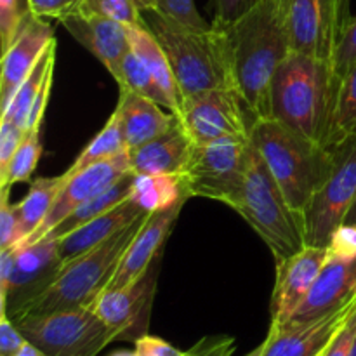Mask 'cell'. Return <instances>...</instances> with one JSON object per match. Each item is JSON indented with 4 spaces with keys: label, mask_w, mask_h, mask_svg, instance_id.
<instances>
[{
    "label": "cell",
    "mask_w": 356,
    "mask_h": 356,
    "mask_svg": "<svg viewBox=\"0 0 356 356\" xmlns=\"http://www.w3.org/2000/svg\"><path fill=\"white\" fill-rule=\"evenodd\" d=\"M233 79L254 118L271 117V83L292 52L287 0H256L235 23L226 24Z\"/></svg>",
    "instance_id": "obj_1"
},
{
    "label": "cell",
    "mask_w": 356,
    "mask_h": 356,
    "mask_svg": "<svg viewBox=\"0 0 356 356\" xmlns=\"http://www.w3.org/2000/svg\"><path fill=\"white\" fill-rule=\"evenodd\" d=\"M339 86L332 61L292 51L271 83V118L327 148Z\"/></svg>",
    "instance_id": "obj_2"
},
{
    "label": "cell",
    "mask_w": 356,
    "mask_h": 356,
    "mask_svg": "<svg viewBox=\"0 0 356 356\" xmlns=\"http://www.w3.org/2000/svg\"><path fill=\"white\" fill-rule=\"evenodd\" d=\"M141 14L169 58L183 99L222 87L236 89L226 24L212 21L207 30H197L153 9Z\"/></svg>",
    "instance_id": "obj_3"
},
{
    "label": "cell",
    "mask_w": 356,
    "mask_h": 356,
    "mask_svg": "<svg viewBox=\"0 0 356 356\" xmlns=\"http://www.w3.org/2000/svg\"><path fill=\"white\" fill-rule=\"evenodd\" d=\"M250 143L266 162L291 207L305 219L313 197L330 176L332 152L271 117L254 122Z\"/></svg>",
    "instance_id": "obj_4"
},
{
    "label": "cell",
    "mask_w": 356,
    "mask_h": 356,
    "mask_svg": "<svg viewBox=\"0 0 356 356\" xmlns=\"http://www.w3.org/2000/svg\"><path fill=\"white\" fill-rule=\"evenodd\" d=\"M232 209L261 236L277 263L306 247L305 219L291 207L254 145L242 193Z\"/></svg>",
    "instance_id": "obj_5"
},
{
    "label": "cell",
    "mask_w": 356,
    "mask_h": 356,
    "mask_svg": "<svg viewBox=\"0 0 356 356\" xmlns=\"http://www.w3.org/2000/svg\"><path fill=\"white\" fill-rule=\"evenodd\" d=\"M146 218L138 219L106 242L63 264L54 282L28 306L21 318L63 309L90 308L97 296L106 289L129 243L132 242Z\"/></svg>",
    "instance_id": "obj_6"
},
{
    "label": "cell",
    "mask_w": 356,
    "mask_h": 356,
    "mask_svg": "<svg viewBox=\"0 0 356 356\" xmlns=\"http://www.w3.org/2000/svg\"><path fill=\"white\" fill-rule=\"evenodd\" d=\"M250 152V138L193 145L190 160L179 174L188 197L211 198L232 207L242 193Z\"/></svg>",
    "instance_id": "obj_7"
},
{
    "label": "cell",
    "mask_w": 356,
    "mask_h": 356,
    "mask_svg": "<svg viewBox=\"0 0 356 356\" xmlns=\"http://www.w3.org/2000/svg\"><path fill=\"white\" fill-rule=\"evenodd\" d=\"M14 323L24 339L47 356H97L117 341L113 330L92 308L28 315Z\"/></svg>",
    "instance_id": "obj_8"
},
{
    "label": "cell",
    "mask_w": 356,
    "mask_h": 356,
    "mask_svg": "<svg viewBox=\"0 0 356 356\" xmlns=\"http://www.w3.org/2000/svg\"><path fill=\"white\" fill-rule=\"evenodd\" d=\"M330 176L313 197L305 214L306 245L327 247L356 200V136L330 149Z\"/></svg>",
    "instance_id": "obj_9"
},
{
    "label": "cell",
    "mask_w": 356,
    "mask_h": 356,
    "mask_svg": "<svg viewBox=\"0 0 356 356\" xmlns=\"http://www.w3.org/2000/svg\"><path fill=\"white\" fill-rule=\"evenodd\" d=\"M177 117L193 145H209L225 138H250L256 122L235 87L184 97Z\"/></svg>",
    "instance_id": "obj_10"
},
{
    "label": "cell",
    "mask_w": 356,
    "mask_h": 356,
    "mask_svg": "<svg viewBox=\"0 0 356 356\" xmlns=\"http://www.w3.org/2000/svg\"><path fill=\"white\" fill-rule=\"evenodd\" d=\"M63 266L59 238L44 236L14 249V266L7 289L6 309L13 322L21 318L28 306L54 282Z\"/></svg>",
    "instance_id": "obj_11"
},
{
    "label": "cell",
    "mask_w": 356,
    "mask_h": 356,
    "mask_svg": "<svg viewBox=\"0 0 356 356\" xmlns=\"http://www.w3.org/2000/svg\"><path fill=\"white\" fill-rule=\"evenodd\" d=\"M160 261L146 275L124 289H104L90 308L117 336V341H138L148 334Z\"/></svg>",
    "instance_id": "obj_12"
},
{
    "label": "cell",
    "mask_w": 356,
    "mask_h": 356,
    "mask_svg": "<svg viewBox=\"0 0 356 356\" xmlns=\"http://www.w3.org/2000/svg\"><path fill=\"white\" fill-rule=\"evenodd\" d=\"M287 31L294 52L332 61L341 33L337 0H287Z\"/></svg>",
    "instance_id": "obj_13"
},
{
    "label": "cell",
    "mask_w": 356,
    "mask_h": 356,
    "mask_svg": "<svg viewBox=\"0 0 356 356\" xmlns=\"http://www.w3.org/2000/svg\"><path fill=\"white\" fill-rule=\"evenodd\" d=\"M356 308V294L332 312L305 322L271 325L261 356H322Z\"/></svg>",
    "instance_id": "obj_14"
},
{
    "label": "cell",
    "mask_w": 356,
    "mask_h": 356,
    "mask_svg": "<svg viewBox=\"0 0 356 356\" xmlns=\"http://www.w3.org/2000/svg\"><path fill=\"white\" fill-rule=\"evenodd\" d=\"M327 261V247L306 245L294 256L277 263V278L271 296V325H285L291 322Z\"/></svg>",
    "instance_id": "obj_15"
},
{
    "label": "cell",
    "mask_w": 356,
    "mask_h": 356,
    "mask_svg": "<svg viewBox=\"0 0 356 356\" xmlns=\"http://www.w3.org/2000/svg\"><path fill=\"white\" fill-rule=\"evenodd\" d=\"M129 172H132L131 156H129V152H125L122 155L113 156V159L94 163V165L87 167V169L80 170V172L73 174V176H68V181H66L61 193L56 198L54 205H52L51 212L45 218V221L42 222L40 228L23 245H28V243H33L37 240L44 238L56 225H59L76 207L89 202L90 198H94L101 191L110 188L115 181H118L122 176H125Z\"/></svg>",
    "instance_id": "obj_16"
},
{
    "label": "cell",
    "mask_w": 356,
    "mask_h": 356,
    "mask_svg": "<svg viewBox=\"0 0 356 356\" xmlns=\"http://www.w3.org/2000/svg\"><path fill=\"white\" fill-rule=\"evenodd\" d=\"M52 26L44 17L35 16L30 9L24 14L21 26L13 44L2 52V72H0V110H7L14 94L23 80L44 56L49 45L54 42Z\"/></svg>",
    "instance_id": "obj_17"
},
{
    "label": "cell",
    "mask_w": 356,
    "mask_h": 356,
    "mask_svg": "<svg viewBox=\"0 0 356 356\" xmlns=\"http://www.w3.org/2000/svg\"><path fill=\"white\" fill-rule=\"evenodd\" d=\"M186 200L179 202L174 207L165 211L152 212L141 228L138 229L132 242L129 243L127 250L122 256L120 264L115 270L113 277L108 282L106 289H124L131 284L138 282L146 275V271L152 268L156 259H160V254L163 250V243L169 238L177 218H179L183 205Z\"/></svg>",
    "instance_id": "obj_18"
},
{
    "label": "cell",
    "mask_w": 356,
    "mask_h": 356,
    "mask_svg": "<svg viewBox=\"0 0 356 356\" xmlns=\"http://www.w3.org/2000/svg\"><path fill=\"white\" fill-rule=\"evenodd\" d=\"M61 24L108 70L111 76L125 54L131 51L129 26L120 21L96 14L76 13L61 19Z\"/></svg>",
    "instance_id": "obj_19"
},
{
    "label": "cell",
    "mask_w": 356,
    "mask_h": 356,
    "mask_svg": "<svg viewBox=\"0 0 356 356\" xmlns=\"http://www.w3.org/2000/svg\"><path fill=\"white\" fill-rule=\"evenodd\" d=\"M115 111L120 120L129 152L162 136L177 120L174 111H165L156 101L139 96L127 89H120V97Z\"/></svg>",
    "instance_id": "obj_20"
},
{
    "label": "cell",
    "mask_w": 356,
    "mask_h": 356,
    "mask_svg": "<svg viewBox=\"0 0 356 356\" xmlns=\"http://www.w3.org/2000/svg\"><path fill=\"white\" fill-rule=\"evenodd\" d=\"M356 294V259H329L291 322H305L332 312Z\"/></svg>",
    "instance_id": "obj_21"
},
{
    "label": "cell",
    "mask_w": 356,
    "mask_h": 356,
    "mask_svg": "<svg viewBox=\"0 0 356 356\" xmlns=\"http://www.w3.org/2000/svg\"><path fill=\"white\" fill-rule=\"evenodd\" d=\"M149 212L139 207L131 197L113 207L111 211L104 212V214L97 216L92 221L86 222V225L79 226L76 229L70 232L68 235L59 238V256H61L63 264L72 261L73 257L80 256V254L87 252V250L94 249L99 243L106 242L118 232L131 226L138 219L146 218Z\"/></svg>",
    "instance_id": "obj_22"
},
{
    "label": "cell",
    "mask_w": 356,
    "mask_h": 356,
    "mask_svg": "<svg viewBox=\"0 0 356 356\" xmlns=\"http://www.w3.org/2000/svg\"><path fill=\"white\" fill-rule=\"evenodd\" d=\"M193 141L184 131L179 117L169 131L153 141L129 152L134 174H181L190 160Z\"/></svg>",
    "instance_id": "obj_23"
},
{
    "label": "cell",
    "mask_w": 356,
    "mask_h": 356,
    "mask_svg": "<svg viewBox=\"0 0 356 356\" xmlns=\"http://www.w3.org/2000/svg\"><path fill=\"white\" fill-rule=\"evenodd\" d=\"M129 37H131V49L145 63V66L152 73L153 79L156 80L160 89L169 97L172 111L177 115L181 111L183 94H181L176 75H174V70L163 47L145 24L143 26H129Z\"/></svg>",
    "instance_id": "obj_24"
},
{
    "label": "cell",
    "mask_w": 356,
    "mask_h": 356,
    "mask_svg": "<svg viewBox=\"0 0 356 356\" xmlns=\"http://www.w3.org/2000/svg\"><path fill=\"white\" fill-rule=\"evenodd\" d=\"M131 198L146 212H159L188 200L179 174H134Z\"/></svg>",
    "instance_id": "obj_25"
},
{
    "label": "cell",
    "mask_w": 356,
    "mask_h": 356,
    "mask_svg": "<svg viewBox=\"0 0 356 356\" xmlns=\"http://www.w3.org/2000/svg\"><path fill=\"white\" fill-rule=\"evenodd\" d=\"M132 184H134V172L125 174V176H122L120 179L115 181L110 188L101 191L99 195L90 198L89 202L82 204L80 207H76L72 214L66 216V218L63 219L59 225H56L45 236L61 238V236L68 235L70 232L76 229L79 226L92 221L94 218L104 214V212L111 211V209L117 207L118 204H122V202L127 200V198L131 197Z\"/></svg>",
    "instance_id": "obj_26"
},
{
    "label": "cell",
    "mask_w": 356,
    "mask_h": 356,
    "mask_svg": "<svg viewBox=\"0 0 356 356\" xmlns=\"http://www.w3.org/2000/svg\"><path fill=\"white\" fill-rule=\"evenodd\" d=\"M68 181L66 174L56 177H38V179L31 181L30 190H28L26 197L16 204L17 212H19L21 222H23L24 229V242L40 228L42 222L45 221V218L51 212L52 205H54L56 198L61 193L63 186ZM23 242V243H24ZM21 243V245H23Z\"/></svg>",
    "instance_id": "obj_27"
},
{
    "label": "cell",
    "mask_w": 356,
    "mask_h": 356,
    "mask_svg": "<svg viewBox=\"0 0 356 356\" xmlns=\"http://www.w3.org/2000/svg\"><path fill=\"white\" fill-rule=\"evenodd\" d=\"M56 63V40L49 45L47 51L44 52L38 63L35 65V68L31 70L30 75L23 80V83L19 86V89L14 94L13 101L7 106V110L2 113V118H7L13 124H16L17 127L28 129V117H30L31 106H33L35 99H37V94L40 90L42 83L47 79L49 72L54 70Z\"/></svg>",
    "instance_id": "obj_28"
},
{
    "label": "cell",
    "mask_w": 356,
    "mask_h": 356,
    "mask_svg": "<svg viewBox=\"0 0 356 356\" xmlns=\"http://www.w3.org/2000/svg\"><path fill=\"white\" fill-rule=\"evenodd\" d=\"M125 152H129L127 141H125L117 111H113L106 124H104V127L94 136L92 141L82 149V153L76 156L75 162L68 167L65 174L66 176H73V174L80 172V170L87 169L94 163L113 159V156L122 155Z\"/></svg>",
    "instance_id": "obj_29"
},
{
    "label": "cell",
    "mask_w": 356,
    "mask_h": 356,
    "mask_svg": "<svg viewBox=\"0 0 356 356\" xmlns=\"http://www.w3.org/2000/svg\"><path fill=\"white\" fill-rule=\"evenodd\" d=\"M113 79L117 80L120 89L132 90V92L139 94V96H145L148 97V99L156 101V103L162 104L163 108L172 111V104H170L169 97H167L165 92L160 89V86L156 83V80L153 79L152 73L148 72L145 63L134 54L132 49L120 61L117 72L113 73Z\"/></svg>",
    "instance_id": "obj_30"
},
{
    "label": "cell",
    "mask_w": 356,
    "mask_h": 356,
    "mask_svg": "<svg viewBox=\"0 0 356 356\" xmlns=\"http://www.w3.org/2000/svg\"><path fill=\"white\" fill-rule=\"evenodd\" d=\"M356 136V65L341 79L336 115L327 149H334Z\"/></svg>",
    "instance_id": "obj_31"
},
{
    "label": "cell",
    "mask_w": 356,
    "mask_h": 356,
    "mask_svg": "<svg viewBox=\"0 0 356 356\" xmlns=\"http://www.w3.org/2000/svg\"><path fill=\"white\" fill-rule=\"evenodd\" d=\"M42 155V143H40V129H30L24 134L23 141H21L19 148L14 153L13 160L7 169L6 179L0 183V190L2 188H9L16 183H24L30 181L31 174L35 172L38 165V160Z\"/></svg>",
    "instance_id": "obj_32"
},
{
    "label": "cell",
    "mask_w": 356,
    "mask_h": 356,
    "mask_svg": "<svg viewBox=\"0 0 356 356\" xmlns=\"http://www.w3.org/2000/svg\"><path fill=\"white\" fill-rule=\"evenodd\" d=\"M79 13L110 17V19L127 24V26L145 24L141 10L136 6L134 0H83Z\"/></svg>",
    "instance_id": "obj_33"
},
{
    "label": "cell",
    "mask_w": 356,
    "mask_h": 356,
    "mask_svg": "<svg viewBox=\"0 0 356 356\" xmlns=\"http://www.w3.org/2000/svg\"><path fill=\"white\" fill-rule=\"evenodd\" d=\"M2 198H0V249H16L24 242L23 222H21L19 212L16 204H10L9 195L10 186L2 188Z\"/></svg>",
    "instance_id": "obj_34"
},
{
    "label": "cell",
    "mask_w": 356,
    "mask_h": 356,
    "mask_svg": "<svg viewBox=\"0 0 356 356\" xmlns=\"http://www.w3.org/2000/svg\"><path fill=\"white\" fill-rule=\"evenodd\" d=\"M149 9L170 17L186 26L197 28V30H207L211 24L198 13L195 0H149ZM148 10V9H146Z\"/></svg>",
    "instance_id": "obj_35"
},
{
    "label": "cell",
    "mask_w": 356,
    "mask_h": 356,
    "mask_svg": "<svg viewBox=\"0 0 356 356\" xmlns=\"http://www.w3.org/2000/svg\"><path fill=\"white\" fill-rule=\"evenodd\" d=\"M332 65L339 79H343L356 65V16H351L341 31L339 40L334 49Z\"/></svg>",
    "instance_id": "obj_36"
},
{
    "label": "cell",
    "mask_w": 356,
    "mask_h": 356,
    "mask_svg": "<svg viewBox=\"0 0 356 356\" xmlns=\"http://www.w3.org/2000/svg\"><path fill=\"white\" fill-rule=\"evenodd\" d=\"M28 6L21 3V0H0V42H2V52L7 51L16 37L21 26Z\"/></svg>",
    "instance_id": "obj_37"
},
{
    "label": "cell",
    "mask_w": 356,
    "mask_h": 356,
    "mask_svg": "<svg viewBox=\"0 0 356 356\" xmlns=\"http://www.w3.org/2000/svg\"><path fill=\"white\" fill-rule=\"evenodd\" d=\"M24 134H26L24 129L17 127L7 118H0V183L6 179L10 160L19 148Z\"/></svg>",
    "instance_id": "obj_38"
},
{
    "label": "cell",
    "mask_w": 356,
    "mask_h": 356,
    "mask_svg": "<svg viewBox=\"0 0 356 356\" xmlns=\"http://www.w3.org/2000/svg\"><path fill=\"white\" fill-rule=\"evenodd\" d=\"M327 250H329V259H356V225L343 222L334 232Z\"/></svg>",
    "instance_id": "obj_39"
},
{
    "label": "cell",
    "mask_w": 356,
    "mask_h": 356,
    "mask_svg": "<svg viewBox=\"0 0 356 356\" xmlns=\"http://www.w3.org/2000/svg\"><path fill=\"white\" fill-rule=\"evenodd\" d=\"M82 2L83 0H24L30 13H33L35 16L58 21L79 13Z\"/></svg>",
    "instance_id": "obj_40"
},
{
    "label": "cell",
    "mask_w": 356,
    "mask_h": 356,
    "mask_svg": "<svg viewBox=\"0 0 356 356\" xmlns=\"http://www.w3.org/2000/svg\"><path fill=\"white\" fill-rule=\"evenodd\" d=\"M235 346L232 336H205L188 350V356H232Z\"/></svg>",
    "instance_id": "obj_41"
},
{
    "label": "cell",
    "mask_w": 356,
    "mask_h": 356,
    "mask_svg": "<svg viewBox=\"0 0 356 356\" xmlns=\"http://www.w3.org/2000/svg\"><path fill=\"white\" fill-rule=\"evenodd\" d=\"M24 343L26 339L16 323L7 313H0V356H16Z\"/></svg>",
    "instance_id": "obj_42"
},
{
    "label": "cell",
    "mask_w": 356,
    "mask_h": 356,
    "mask_svg": "<svg viewBox=\"0 0 356 356\" xmlns=\"http://www.w3.org/2000/svg\"><path fill=\"white\" fill-rule=\"evenodd\" d=\"M356 341V308L351 313L350 318L346 320V323L343 325V329L337 332V336L334 337V341L330 343V346L327 348V351L323 356H351Z\"/></svg>",
    "instance_id": "obj_43"
},
{
    "label": "cell",
    "mask_w": 356,
    "mask_h": 356,
    "mask_svg": "<svg viewBox=\"0 0 356 356\" xmlns=\"http://www.w3.org/2000/svg\"><path fill=\"white\" fill-rule=\"evenodd\" d=\"M134 351L138 356H188V351L177 350L167 341L149 334H145L134 341Z\"/></svg>",
    "instance_id": "obj_44"
},
{
    "label": "cell",
    "mask_w": 356,
    "mask_h": 356,
    "mask_svg": "<svg viewBox=\"0 0 356 356\" xmlns=\"http://www.w3.org/2000/svg\"><path fill=\"white\" fill-rule=\"evenodd\" d=\"M52 79H54V70H51V72H49L47 79L44 80L40 90H38L37 99H35L33 106H31L30 117H28L26 131H30V129H40L42 127V122H44V115H45V108H47L49 96H51V90H52Z\"/></svg>",
    "instance_id": "obj_45"
},
{
    "label": "cell",
    "mask_w": 356,
    "mask_h": 356,
    "mask_svg": "<svg viewBox=\"0 0 356 356\" xmlns=\"http://www.w3.org/2000/svg\"><path fill=\"white\" fill-rule=\"evenodd\" d=\"M256 0H216V17L214 21L221 24H232L242 14L250 9Z\"/></svg>",
    "instance_id": "obj_46"
},
{
    "label": "cell",
    "mask_w": 356,
    "mask_h": 356,
    "mask_svg": "<svg viewBox=\"0 0 356 356\" xmlns=\"http://www.w3.org/2000/svg\"><path fill=\"white\" fill-rule=\"evenodd\" d=\"M14 266V249H0V312L6 309L7 289Z\"/></svg>",
    "instance_id": "obj_47"
},
{
    "label": "cell",
    "mask_w": 356,
    "mask_h": 356,
    "mask_svg": "<svg viewBox=\"0 0 356 356\" xmlns=\"http://www.w3.org/2000/svg\"><path fill=\"white\" fill-rule=\"evenodd\" d=\"M350 3L351 0H337V6H339V21H341V31L346 26V23L350 21ZM341 35V33H339Z\"/></svg>",
    "instance_id": "obj_48"
},
{
    "label": "cell",
    "mask_w": 356,
    "mask_h": 356,
    "mask_svg": "<svg viewBox=\"0 0 356 356\" xmlns=\"http://www.w3.org/2000/svg\"><path fill=\"white\" fill-rule=\"evenodd\" d=\"M16 356H47V355H45L42 350H38V348L35 346V344H31L30 341H26V343L21 346V350L17 351Z\"/></svg>",
    "instance_id": "obj_49"
},
{
    "label": "cell",
    "mask_w": 356,
    "mask_h": 356,
    "mask_svg": "<svg viewBox=\"0 0 356 356\" xmlns=\"http://www.w3.org/2000/svg\"><path fill=\"white\" fill-rule=\"evenodd\" d=\"M344 222H351V225H356V200H355V204L351 205L350 212L346 214V219H344Z\"/></svg>",
    "instance_id": "obj_50"
},
{
    "label": "cell",
    "mask_w": 356,
    "mask_h": 356,
    "mask_svg": "<svg viewBox=\"0 0 356 356\" xmlns=\"http://www.w3.org/2000/svg\"><path fill=\"white\" fill-rule=\"evenodd\" d=\"M263 351H264V341L259 344V346L256 348V350H252L250 353H247L245 356H261V355H263Z\"/></svg>",
    "instance_id": "obj_51"
},
{
    "label": "cell",
    "mask_w": 356,
    "mask_h": 356,
    "mask_svg": "<svg viewBox=\"0 0 356 356\" xmlns=\"http://www.w3.org/2000/svg\"><path fill=\"white\" fill-rule=\"evenodd\" d=\"M136 2V6L139 7V10H146V9H149V0H134Z\"/></svg>",
    "instance_id": "obj_52"
},
{
    "label": "cell",
    "mask_w": 356,
    "mask_h": 356,
    "mask_svg": "<svg viewBox=\"0 0 356 356\" xmlns=\"http://www.w3.org/2000/svg\"><path fill=\"white\" fill-rule=\"evenodd\" d=\"M110 356H138V355H136V351H115V353Z\"/></svg>",
    "instance_id": "obj_53"
},
{
    "label": "cell",
    "mask_w": 356,
    "mask_h": 356,
    "mask_svg": "<svg viewBox=\"0 0 356 356\" xmlns=\"http://www.w3.org/2000/svg\"><path fill=\"white\" fill-rule=\"evenodd\" d=\"M322 356H323V355H322Z\"/></svg>",
    "instance_id": "obj_54"
}]
</instances>
